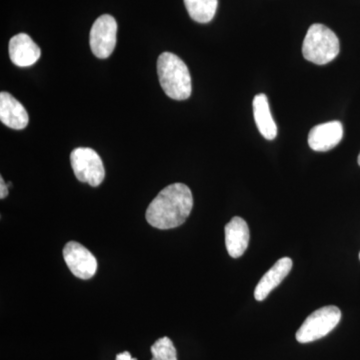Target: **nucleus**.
Wrapping results in <instances>:
<instances>
[{"instance_id": "obj_7", "label": "nucleus", "mask_w": 360, "mask_h": 360, "mask_svg": "<svg viewBox=\"0 0 360 360\" xmlns=\"http://www.w3.org/2000/svg\"><path fill=\"white\" fill-rule=\"evenodd\" d=\"M63 258L66 265L78 278H91L97 270V260L94 255L84 245L77 241H70L63 248Z\"/></svg>"}, {"instance_id": "obj_11", "label": "nucleus", "mask_w": 360, "mask_h": 360, "mask_svg": "<svg viewBox=\"0 0 360 360\" xmlns=\"http://www.w3.org/2000/svg\"><path fill=\"white\" fill-rule=\"evenodd\" d=\"M0 120L13 129H25L30 122L25 106L8 92L0 94Z\"/></svg>"}, {"instance_id": "obj_10", "label": "nucleus", "mask_w": 360, "mask_h": 360, "mask_svg": "<svg viewBox=\"0 0 360 360\" xmlns=\"http://www.w3.org/2000/svg\"><path fill=\"white\" fill-rule=\"evenodd\" d=\"M250 243V229L245 219L233 217L225 226V245L231 257H243Z\"/></svg>"}, {"instance_id": "obj_18", "label": "nucleus", "mask_w": 360, "mask_h": 360, "mask_svg": "<svg viewBox=\"0 0 360 360\" xmlns=\"http://www.w3.org/2000/svg\"><path fill=\"white\" fill-rule=\"evenodd\" d=\"M359 167H360V153H359Z\"/></svg>"}, {"instance_id": "obj_9", "label": "nucleus", "mask_w": 360, "mask_h": 360, "mask_svg": "<svg viewBox=\"0 0 360 360\" xmlns=\"http://www.w3.org/2000/svg\"><path fill=\"white\" fill-rule=\"evenodd\" d=\"M343 137V127L340 122H330L316 125L309 134V148L314 151L330 150Z\"/></svg>"}, {"instance_id": "obj_16", "label": "nucleus", "mask_w": 360, "mask_h": 360, "mask_svg": "<svg viewBox=\"0 0 360 360\" xmlns=\"http://www.w3.org/2000/svg\"><path fill=\"white\" fill-rule=\"evenodd\" d=\"M8 195V186L4 182V177H0V198L4 200Z\"/></svg>"}, {"instance_id": "obj_6", "label": "nucleus", "mask_w": 360, "mask_h": 360, "mask_svg": "<svg viewBox=\"0 0 360 360\" xmlns=\"http://www.w3.org/2000/svg\"><path fill=\"white\" fill-rule=\"evenodd\" d=\"M117 23L113 16L103 14L97 18L90 30V49L96 58H110L115 51Z\"/></svg>"}, {"instance_id": "obj_12", "label": "nucleus", "mask_w": 360, "mask_h": 360, "mask_svg": "<svg viewBox=\"0 0 360 360\" xmlns=\"http://www.w3.org/2000/svg\"><path fill=\"white\" fill-rule=\"evenodd\" d=\"M292 269V260L288 257L279 259L260 279L255 291V300L258 302L264 300L274 288L285 278Z\"/></svg>"}, {"instance_id": "obj_17", "label": "nucleus", "mask_w": 360, "mask_h": 360, "mask_svg": "<svg viewBox=\"0 0 360 360\" xmlns=\"http://www.w3.org/2000/svg\"><path fill=\"white\" fill-rule=\"evenodd\" d=\"M116 360H137L132 359L129 352H122V354L116 355Z\"/></svg>"}, {"instance_id": "obj_13", "label": "nucleus", "mask_w": 360, "mask_h": 360, "mask_svg": "<svg viewBox=\"0 0 360 360\" xmlns=\"http://www.w3.org/2000/svg\"><path fill=\"white\" fill-rule=\"evenodd\" d=\"M253 115L260 134L267 141H274L277 135L276 123L270 111L269 99L264 94H257L253 98Z\"/></svg>"}, {"instance_id": "obj_5", "label": "nucleus", "mask_w": 360, "mask_h": 360, "mask_svg": "<svg viewBox=\"0 0 360 360\" xmlns=\"http://www.w3.org/2000/svg\"><path fill=\"white\" fill-rule=\"evenodd\" d=\"M71 167L79 181L96 187L103 184L105 177L103 162L96 150L89 148H78L71 153Z\"/></svg>"}, {"instance_id": "obj_4", "label": "nucleus", "mask_w": 360, "mask_h": 360, "mask_svg": "<svg viewBox=\"0 0 360 360\" xmlns=\"http://www.w3.org/2000/svg\"><path fill=\"white\" fill-rule=\"evenodd\" d=\"M340 319V309L333 305L315 310L298 329L296 340L300 343H309L321 340L336 328Z\"/></svg>"}, {"instance_id": "obj_8", "label": "nucleus", "mask_w": 360, "mask_h": 360, "mask_svg": "<svg viewBox=\"0 0 360 360\" xmlns=\"http://www.w3.org/2000/svg\"><path fill=\"white\" fill-rule=\"evenodd\" d=\"M41 51L30 35L20 33L9 41V58L14 65L20 68L32 66L39 60Z\"/></svg>"}, {"instance_id": "obj_14", "label": "nucleus", "mask_w": 360, "mask_h": 360, "mask_svg": "<svg viewBox=\"0 0 360 360\" xmlns=\"http://www.w3.org/2000/svg\"><path fill=\"white\" fill-rule=\"evenodd\" d=\"M187 13L196 22L208 23L217 13L219 0H184Z\"/></svg>"}, {"instance_id": "obj_19", "label": "nucleus", "mask_w": 360, "mask_h": 360, "mask_svg": "<svg viewBox=\"0 0 360 360\" xmlns=\"http://www.w3.org/2000/svg\"><path fill=\"white\" fill-rule=\"evenodd\" d=\"M359 259H360V253H359Z\"/></svg>"}, {"instance_id": "obj_3", "label": "nucleus", "mask_w": 360, "mask_h": 360, "mask_svg": "<svg viewBox=\"0 0 360 360\" xmlns=\"http://www.w3.org/2000/svg\"><path fill=\"white\" fill-rule=\"evenodd\" d=\"M340 51L338 37L328 26L314 23L307 30L303 40L304 58L317 65H328L336 58Z\"/></svg>"}, {"instance_id": "obj_15", "label": "nucleus", "mask_w": 360, "mask_h": 360, "mask_svg": "<svg viewBox=\"0 0 360 360\" xmlns=\"http://www.w3.org/2000/svg\"><path fill=\"white\" fill-rule=\"evenodd\" d=\"M150 350L153 354L151 360H177L176 349L174 342L167 336L155 341Z\"/></svg>"}, {"instance_id": "obj_2", "label": "nucleus", "mask_w": 360, "mask_h": 360, "mask_svg": "<svg viewBox=\"0 0 360 360\" xmlns=\"http://www.w3.org/2000/svg\"><path fill=\"white\" fill-rule=\"evenodd\" d=\"M158 73L163 91L174 101H186L191 94V77L184 60L172 52L158 58Z\"/></svg>"}, {"instance_id": "obj_1", "label": "nucleus", "mask_w": 360, "mask_h": 360, "mask_svg": "<svg viewBox=\"0 0 360 360\" xmlns=\"http://www.w3.org/2000/svg\"><path fill=\"white\" fill-rule=\"evenodd\" d=\"M193 207V196L189 187L184 184H170L151 201L146 220L155 229H175L186 222Z\"/></svg>"}]
</instances>
